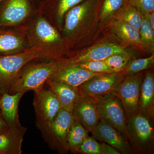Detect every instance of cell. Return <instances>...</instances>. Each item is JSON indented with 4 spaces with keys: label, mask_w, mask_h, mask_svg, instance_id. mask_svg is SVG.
Returning <instances> with one entry per match:
<instances>
[{
    "label": "cell",
    "mask_w": 154,
    "mask_h": 154,
    "mask_svg": "<svg viewBox=\"0 0 154 154\" xmlns=\"http://www.w3.org/2000/svg\"><path fill=\"white\" fill-rule=\"evenodd\" d=\"M26 93L19 92L12 94L5 93L1 96V114L10 128L22 126L19 119V106L20 100Z\"/></svg>",
    "instance_id": "2e32d148"
},
{
    "label": "cell",
    "mask_w": 154,
    "mask_h": 154,
    "mask_svg": "<svg viewBox=\"0 0 154 154\" xmlns=\"http://www.w3.org/2000/svg\"><path fill=\"white\" fill-rule=\"evenodd\" d=\"M124 77L121 72L102 74L84 83L78 90L81 96L96 102H100L115 96Z\"/></svg>",
    "instance_id": "277c9868"
},
{
    "label": "cell",
    "mask_w": 154,
    "mask_h": 154,
    "mask_svg": "<svg viewBox=\"0 0 154 154\" xmlns=\"http://www.w3.org/2000/svg\"><path fill=\"white\" fill-rule=\"evenodd\" d=\"M31 13L28 0H8L0 8V29L22 24Z\"/></svg>",
    "instance_id": "8fae6325"
},
{
    "label": "cell",
    "mask_w": 154,
    "mask_h": 154,
    "mask_svg": "<svg viewBox=\"0 0 154 154\" xmlns=\"http://www.w3.org/2000/svg\"><path fill=\"white\" fill-rule=\"evenodd\" d=\"M144 14L146 19L148 20L152 28L154 30V13L152 12L149 14Z\"/></svg>",
    "instance_id": "836d02e7"
},
{
    "label": "cell",
    "mask_w": 154,
    "mask_h": 154,
    "mask_svg": "<svg viewBox=\"0 0 154 154\" xmlns=\"http://www.w3.org/2000/svg\"><path fill=\"white\" fill-rule=\"evenodd\" d=\"M1 95H0V103H1Z\"/></svg>",
    "instance_id": "d590c367"
},
{
    "label": "cell",
    "mask_w": 154,
    "mask_h": 154,
    "mask_svg": "<svg viewBox=\"0 0 154 154\" xmlns=\"http://www.w3.org/2000/svg\"><path fill=\"white\" fill-rule=\"evenodd\" d=\"M77 64L82 68L93 72L101 74L113 73L103 61H91Z\"/></svg>",
    "instance_id": "f546056e"
},
{
    "label": "cell",
    "mask_w": 154,
    "mask_h": 154,
    "mask_svg": "<svg viewBox=\"0 0 154 154\" xmlns=\"http://www.w3.org/2000/svg\"><path fill=\"white\" fill-rule=\"evenodd\" d=\"M84 0H59L54 15L58 26L60 27L67 12Z\"/></svg>",
    "instance_id": "4316f807"
},
{
    "label": "cell",
    "mask_w": 154,
    "mask_h": 154,
    "mask_svg": "<svg viewBox=\"0 0 154 154\" xmlns=\"http://www.w3.org/2000/svg\"><path fill=\"white\" fill-rule=\"evenodd\" d=\"M128 0H104L101 10L103 20L109 19L121 8Z\"/></svg>",
    "instance_id": "83f0119b"
},
{
    "label": "cell",
    "mask_w": 154,
    "mask_h": 154,
    "mask_svg": "<svg viewBox=\"0 0 154 154\" xmlns=\"http://www.w3.org/2000/svg\"><path fill=\"white\" fill-rule=\"evenodd\" d=\"M101 74H102L89 71L77 64L72 63L68 60L63 59L57 70L49 79L78 89L88 80Z\"/></svg>",
    "instance_id": "30bf717a"
},
{
    "label": "cell",
    "mask_w": 154,
    "mask_h": 154,
    "mask_svg": "<svg viewBox=\"0 0 154 154\" xmlns=\"http://www.w3.org/2000/svg\"><path fill=\"white\" fill-rule=\"evenodd\" d=\"M102 154H120L118 150L107 144L105 143H103L100 144Z\"/></svg>",
    "instance_id": "1f68e13d"
},
{
    "label": "cell",
    "mask_w": 154,
    "mask_h": 154,
    "mask_svg": "<svg viewBox=\"0 0 154 154\" xmlns=\"http://www.w3.org/2000/svg\"><path fill=\"white\" fill-rule=\"evenodd\" d=\"M113 32L122 41L132 44L140 43L139 30L126 22L115 20L112 25Z\"/></svg>",
    "instance_id": "603a6c76"
},
{
    "label": "cell",
    "mask_w": 154,
    "mask_h": 154,
    "mask_svg": "<svg viewBox=\"0 0 154 154\" xmlns=\"http://www.w3.org/2000/svg\"><path fill=\"white\" fill-rule=\"evenodd\" d=\"M29 23L27 31L29 47H41L57 50L62 43V38L49 20L38 14Z\"/></svg>",
    "instance_id": "8992f818"
},
{
    "label": "cell",
    "mask_w": 154,
    "mask_h": 154,
    "mask_svg": "<svg viewBox=\"0 0 154 154\" xmlns=\"http://www.w3.org/2000/svg\"><path fill=\"white\" fill-rule=\"evenodd\" d=\"M88 132L80 122L74 118L68 135L67 144L68 151L78 153L80 146L89 136Z\"/></svg>",
    "instance_id": "7402d4cb"
},
{
    "label": "cell",
    "mask_w": 154,
    "mask_h": 154,
    "mask_svg": "<svg viewBox=\"0 0 154 154\" xmlns=\"http://www.w3.org/2000/svg\"><path fill=\"white\" fill-rule=\"evenodd\" d=\"M55 94L61 108L72 112L76 103L81 97L78 89L61 82H54L48 79L46 82Z\"/></svg>",
    "instance_id": "d6986e66"
},
{
    "label": "cell",
    "mask_w": 154,
    "mask_h": 154,
    "mask_svg": "<svg viewBox=\"0 0 154 154\" xmlns=\"http://www.w3.org/2000/svg\"><path fill=\"white\" fill-rule=\"evenodd\" d=\"M3 1H4V0H0V4L2 3V2Z\"/></svg>",
    "instance_id": "e575fe53"
},
{
    "label": "cell",
    "mask_w": 154,
    "mask_h": 154,
    "mask_svg": "<svg viewBox=\"0 0 154 154\" xmlns=\"http://www.w3.org/2000/svg\"><path fill=\"white\" fill-rule=\"evenodd\" d=\"M10 128L3 119L2 114L0 112V134L6 132Z\"/></svg>",
    "instance_id": "d6a6232c"
},
{
    "label": "cell",
    "mask_w": 154,
    "mask_h": 154,
    "mask_svg": "<svg viewBox=\"0 0 154 154\" xmlns=\"http://www.w3.org/2000/svg\"><path fill=\"white\" fill-rule=\"evenodd\" d=\"M91 133L95 139L111 146L121 154L134 153L129 140L124 135L101 120Z\"/></svg>",
    "instance_id": "7c38bea8"
},
{
    "label": "cell",
    "mask_w": 154,
    "mask_h": 154,
    "mask_svg": "<svg viewBox=\"0 0 154 154\" xmlns=\"http://www.w3.org/2000/svg\"><path fill=\"white\" fill-rule=\"evenodd\" d=\"M141 25L139 30L140 43L148 48L151 51H153L154 45V31L150 24L144 14H141Z\"/></svg>",
    "instance_id": "484cf974"
},
{
    "label": "cell",
    "mask_w": 154,
    "mask_h": 154,
    "mask_svg": "<svg viewBox=\"0 0 154 154\" xmlns=\"http://www.w3.org/2000/svg\"><path fill=\"white\" fill-rule=\"evenodd\" d=\"M138 112L153 122L154 77L152 71L147 72L142 82Z\"/></svg>",
    "instance_id": "e0dca14e"
},
{
    "label": "cell",
    "mask_w": 154,
    "mask_h": 154,
    "mask_svg": "<svg viewBox=\"0 0 154 154\" xmlns=\"http://www.w3.org/2000/svg\"><path fill=\"white\" fill-rule=\"evenodd\" d=\"M95 2L96 0H88L67 12L63 30L66 36L69 37L76 33Z\"/></svg>",
    "instance_id": "ac0fdd59"
},
{
    "label": "cell",
    "mask_w": 154,
    "mask_h": 154,
    "mask_svg": "<svg viewBox=\"0 0 154 154\" xmlns=\"http://www.w3.org/2000/svg\"><path fill=\"white\" fill-rule=\"evenodd\" d=\"M113 17L115 20L126 22L138 30L140 29L142 21L141 14L129 0L114 14Z\"/></svg>",
    "instance_id": "44dd1931"
},
{
    "label": "cell",
    "mask_w": 154,
    "mask_h": 154,
    "mask_svg": "<svg viewBox=\"0 0 154 154\" xmlns=\"http://www.w3.org/2000/svg\"><path fill=\"white\" fill-rule=\"evenodd\" d=\"M124 48L112 43L97 45L68 59L72 63L79 64L91 61H103L113 54H129Z\"/></svg>",
    "instance_id": "9a60e30c"
},
{
    "label": "cell",
    "mask_w": 154,
    "mask_h": 154,
    "mask_svg": "<svg viewBox=\"0 0 154 154\" xmlns=\"http://www.w3.org/2000/svg\"><path fill=\"white\" fill-rule=\"evenodd\" d=\"M59 50L30 47L11 55L0 56V95L8 93L21 69L37 59H61Z\"/></svg>",
    "instance_id": "6da1fadb"
},
{
    "label": "cell",
    "mask_w": 154,
    "mask_h": 154,
    "mask_svg": "<svg viewBox=\"0 0 154 154\" xmlns=\"http://www.w3.org/2000/svg\"><path fill=\"white\" fill-rule=\"evenodd\" d=\"M29 47L26 32L0 29V56L15 54Z\"/></svg>",
    "instance_id": "5bb4252c"
},
{
    "label": "cell",
    "mask_w": 154,
    "mask_h": 154,
    "mask_svg": "<svg viewBox=\"0 0 154 154\" xmlns=\"http://www.w3.org/2000/svg\"><path fill=\"white\" fill-rule=\"evenodd\" d=\"M74 118L89 132H92L100 121L97 103L81 96L72 111Z\"/></svg>",
    "instance_id": "4fadbf2b"
},
{
    "label": "cell",
    "mask_w": 154,
    "mask_h": 154,
    "mask_svg": "<svg viewBox=\"0 0 154 154\" xmlns=\"http://www.w3.org/2000/svg\"><path fill=\"white\" fill-rule=\"evenodd\" d=\"M132 60V55L129 54H117L103 60L113 72H122Z\"/></svg>",
    "instance_id": "cb8c5ba5"
},
{
    "label": "cell",
    "mask_w": 154,
    "mask_h": 154,
    "mask_svg": "<svg viewBox=\"0 0 154 154\" xmlns=\"http://www.w3.org/2000/svg\"><path fill=\"white\" fill-rule=\"evenodd\" d=\"M144 77L140 72L125 76L119 84L115 96L121 102L126 118L138 112L140 87Z\"/></svg>",
    "instance_id": "ba28073f"
},
{
    "label": "cell",
    "mask_w": 154,
    "mask_h": 154,
    "mask_svg": "<svg viewBox=\"0 0 154 154\" xmlns=\"http://www.w3.org/2000/svg\"><path fill=\"white\" fill-rule=\"evenodd\" d=\"M141 14L154 12V0H129Z\"/></svg>",
    "instance_id": "4dcf8cb0"
},
{
    "label": "cell",
    "mask_w": 154,
    "mask_h": 154,
    "mask_svg": "<svg viewBox=\"0 0 154 154\" xmlns=\"http://www.w3.org/2000/svg\"><path fill=\"white\" fill-rule=\"evenodd\" d=\"M27 128H10L0 134V154H22V143Z\"/></svg>",
    "instance_id": "ffe728a7"
},
{
    "label": "cell",
    "mask_w": 154,
    "mask_h": 154,
    "mask_svg": "<svg viewBox=\"0 0 154 154\" xmlns=\"http://www.w3.org/2000/svg\"><path fill=\"white\" fill-rule=\"evenodd\" d=\"M62 59H46L40 62H31L27 64L18 74L8 94L35 92L43 89L45 83L57 70Z\"/></svg>",
    "instance_id": "7a4b0ae2"
},
{
    "label": "cell",
    "mask_w": 154,
    "mask_h": 154,
    "mask_svg": "<svg viewBox=\"0 0 154 154\" xmlns=\"http://www.w3.org/2000/svg\"><path fill=\"white\" fill-rule=\"evenodd\" d=\"M154 63V54L149 57L134 60L131 61L121 73L125 77L135 74L144 70L152 67Z\"/></svg>",
    "instance_id": "d4e9b609"
},
{
    "label": "cell",
    "mask_w": 154,
    "mask_h": 154,
    "mask_svg": "<svg viewBox=\"0 0 154 154\" xmlns=\"http://www.w3.org/2000/svg\"><path fill=\"white\" fill-rule=\"evenodd\" d=\"M78 153L102 154L100 144L93 137L88 136L80 146Z\"/></svg>",
    "instance_id": "f1b7e54d"
},
{
    "label": "cell",
    "mask_w": 154,
    "mask_h": 154,
    "mask_svg": "<svg viewBox=\"0 0 154 154\" xmlns=\"http://www.w3.org/2000/svg\"><path fill=\"white\" fill-rule=\"evenodd\" d=\"M96 103L100 120L121 132L129 140L126 114L119 99L114 96Z\"/></svg>",
    "instance_id": "9c48e42d"
},
{
    "label": "cell",
    "mask_w": 154,
    "mask_h": 154,
    "mask_svg": "<svg viewBox=\"0 0 154 154\" xmlns=\"http://www.w3.org/2000/svg\"><path fill=\"white\" fill-rule=\"evenodd\" d=\"M73 119L72 112L61 108L52 120L45 140L52 149L60 154L69 152L67 140Z\"/></svg>",
    "instance_id": "52a82bcc"
},
{
    "label": "cell",
    "mask_w": 154,
    "mask_h": 154,
    "mask_svg": "<svg viewBox=\"0 0 154 154\" xmlns=\"http://www.w3.org/2000/svg\"><path fill=\"white\" fill-rule=\"evenodd\" d=\"M126 128L129 143L134 153H153V122L138 112L126 118Z\"/></svg>",
    "instance_id": "3957f363"
},
{
    "label": "cell",
    "mask_w": 154,
    "mask_h": 154,
    "mask_svg": "<svg viewBox=\"0 0 154 154\" xmlns=\"http://www.w3.org/2000/svg\"><path fill=\"white\" fill-rule=\"evenodd\" d=\"M33 104L36 114V126L45 141L52 120L61 108L60 103L51 90L43 88L34 92Z\"/></svg>",
    "instance_id": "5b68a950"
}]
</instances>
